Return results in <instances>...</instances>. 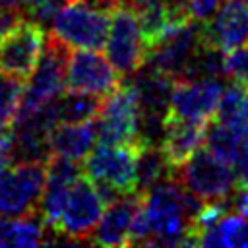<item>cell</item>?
I'll return each mask as SVG.
<instances>
[{"mask_svg": "<svg viewBox=\"0 0 248 248\" xmlns=\"http://www.w3.org/2000/svg\"><path fill=\"white\" fill-rule=\"evenodd\" d=\"M184 198L186 188L174 176L161 180L145 192L143 209L151 229L149 246H192Z\"/></svg>", "mask_w": 248, "mask_h": 248, "instance_id": "cell-1", "label": "cell"}, {"mask_svg": "<svg viewBox=\"0 0 248 248\" xmlns=\"http://www.w3.org/2000/svg\"><path fill=\"white\" fill-rule=\"evenodd\" d=\"M70 45H66L60 37L50 33L46 37L43 54L39 64L35 66L33 74L29 76V83L23 89L21 105L17 110L16 120L31 114L41 105L56 99L64 93L66 87V74H68V60H70Z\"/></svg>", "mask_w": 248, "mask_h": 248, "instance_id": "cell-2", "label": "cell"}, {"mask_svg": "<svg viewBox=\"0 0 248 248\" xmlns=\"http://www.w3.org/2000/svg\"><path fill=\"white\" fill-rule=\"evenodd\" d=\"M172 176L205 202L229 200L238 186L232 165L207 147L198 149Z\"/></svg>", "mask_w": 248, "mask_h": 248, "instance_id": "cell-3", "label": "cell"}, {"mask_svg": "<svg viewBox=\"0 0 248 248\" xmlns=\"http://www.w3.org/2000/svg\"><path fill=\"white\" fill-rule=\"evenodd\" d=\"M105 46L107 58L118 70L120 76L128 78L134 76L140 68H143L149 52V43L136 8L120 4L112 10L110 31Z\"/></svg>", "mask_w": 248, "mask_h": 248, "instance_id": "cell-4", "label": "cell"}, {"mask_svg": "<svg viewBox=\"0 0 248 248\" xmlns=\"http://www.w3.org/2000/svg\"><path fill=\"white\" fill-rule=\"evenodd\" d=\"M112 12L91 8L81 2H68L52 19V33L76 48L99 50L107 45Z\"/></svg>", "mask_w": 248, "mask_h": 248, "instance_id": "cell-5", "label": "cell"}, {"mask_svg": "<svg viewBox=\"0 0 248 248\" xmlns=\"http://www.w3.org/2000/svg\"><path fill=\"white\" fill-rule=\"evenodd\" d=\"M46 182V163L19 161L0 174V215L23 217L37 211Z\"/></svg>", "mask_w": 248, "mask_h": 248, "instance_id": "cell-6", "label": "cell"}, {"mask_svg": "<svg viewBox=\"0 0 248 248\" xmlns=\"http://www.w3.org/2000/svg\"><path fill=\"white\" fill-rule=\"evenodd\" d=\"M140 101L132 85H120L105 101L97 116L101 143L141 145L140 140Z\"/></svg>", "mask_w": 248, "mask_h": 248, "instance_id": "cell-7", "label": "cell"}, {"mask_svg": "<svg viewBox=\"0 0 248 248\" xmlns=\"http://www.w3.org/2000/svg\"><path fill=\"white\" fill-rule=\"evenodd\" d=\"M105 200L99 194L97 184L87 176H79L70 192V200L62 213V219L54 231L64 242H85L95 231L103 211Z\"/></svg>", "mask_w": 248, "mask_h": 248, "instance_id": "cell-8", "label": "cell"}, {"mask_svg": "<svg viewBox=\"0 0 248 248\" xmlns=\"http://www.w3.org/2000/svg\"><path fill=\"white\" fill-rule=\"evenodd\" d=\"M196 19H186L167 31L157 43L149 46L143 66L163 72L174 79H180L202 45V25Z\"/></svg>", "mask_w": 248, "mask_h": 248, "instance_id": "cell-9", "label": "cell"}, {"mask_svg": "<svg viewBox=\"0 0 248 248\" xmlns=\"http://www.w3.org/2000/svg\"><path fill=\"white\" fill-rule=\"evenodd\" d=\"M140 145L101 143L85 159V174L97 184H108L122 194L136 192V163Z\"/></svg>", "mask_w": 248, "mask_h": 248, "instance_id": "cell-10", "label": "cell"}, {"mask_svg": "<svg viewBox=\"0 0 248 248\" xmlns=\"http://www.w3.org/2000/svg\"><path fill=\"white\" fill-rule=\"evenodd\" d=\"M46 35L35 19H23L0 41V66L6 74L27 79L43 54Z\"/></svg>", "mask_w": 248, "mask_h": 248, "instance_id": "cell-11", "label": "cell"}, {"mask_svg": "<svg viewBox=\"0 0 248 248\" xmlns=\"http://www.w3.org/2000/svg\"><path fill=\"white\" fill-rule=\"evenodd\" d=\"M122 83H120L118 70L110 64V60L101 56L97 50L79 48L78 52L70 54L68 74H66L68 89L108 97Z\"/></svg>", "mask_w": 248, "mask_h": 248, "instance_id": "cell-12", "label": "cell"}, {"mask_svg": "<svg viewBox=\"0 0 248 248\" xmlns=\"http://www.w3.org/2000/svg\"><path fill=\"white\" fill-rule=\"evenodd\" d=\"M79 176H81L79 161L52 155L46 163V182L39 202V211H41V219L45 221V225L52 234L62 219V213L70 200L72 186Z\"/></svg>", "mask_w": 248, "mask_h": 248, "instance_id": "cell-13", "label": "cell"}, {"mask_svg": "<svg viewBox=\"0 0 248 248\" xmlns=\"http://www.w3.org/2000/svg\"><path fill=\"white\" fill-rule=\"evenodd\" d=\"M223 89L219 79H176L169 116L209 122L217 112Z\"/></svg>", "mask_w": 248, "mask_h": 248, "instance_id": "cell-14", "label": "cell"}, {"mask_svg": "<svg viewBox=\"0 0 248 248\" xmlns=\"http://www.w3.org/2000/svg\"><path fill=\"white\" fill-rule=\"evenodd\" d=\"M202 41L225 52L248 43L246 0H225L215 16L202 25Z\"/></svg>", "mask_w": 248, "mask_h": 248, "instance_id": "cell-15", "label": "cell"}, {"mask_svg": "<svg viewBox=\"0 0 248 248\" xmlns=\"http://www.w3.org/2000/svg\"><path fill=\"white\" fill-rule=\"evenodd\" d=\"M143 198L145 194L141 192H130L108 203L91 232L89 242L97 246H130L132 223L143 203Z\"/></svg>", "mask_w": 248, "mask_h": 248, "instance_id": "cell-16", "label": "cell"}, {"mask_svg": "<svg viewBox=\"0 0 248 248\" xmlns=\"http://www.w3.org/2000/svg\"><path fill=\"white\" fill-rule=\"evenodd\" d=\"M207 122L169 116L165 122V132L159 141V147L169 161L172 172L182 167L205 141Z\"/></svg>", "mask_w": 248, "mask_h": 248, "instance_id": "cell-17", "label": "cell"}, {"mask_svg": "<svg viewBox=\"0 0 248 248\" xmlns=\"http://www.w3.org/2000/svg\"><path fill=\"white\" fill-rule=\"evenodd\" d=\"M176 79L157 72L149 66H143V70L134 74L132 87L136 89L140 108L143 114H157L163 118H169L170 110V99L174 91Z\"/></svg>", "mask_w": 248, "mask_h": 248, "instance_id": "cell-18", "label": "cell"}, {"mask_svg": "<svg viewBox=\"0 0 248 248\" xmlns=\"http://www.w3.org/2000/svg\"><path fill=\"white\" fill-rule=\"evenodd\" d=\"M99 140L97 118L89 122H62L50 134V153L66 159H85Z\"/></svg>", "mask_w": 248, "mask_h": 248, "instance_id": "cell-19", "label": "cell"}, {"mask_svg": "<svg viewBox=\"0 0 248 248\" xmlns=\"http://www.w3.org/2000/svg\"><path fill=\"white\" fill-rule=\"evenodd\" d=\"M172 176V169L157 143H143L138 149L136 163V192H149L161 180Z\"/></svg>", "mask_w": 248, "mask_h": 248, "instance_id": "cell-20", "label": "cell"}, {"mask_svg": "<svg viewBox=\"0 0 248 248\" xmlns=\"http://www.w3.org/2000/svg\"><path fill=\"white\" fill-rule=\"evenodd\" d=\"M200 246H248V221L234 213H225L217 223L200 234Z\"/></svg>", "mask_w": 248, "mask_h": 248, "instance_id": "cell-21", "label": "cell"}, {"mask_svg": "<svg viewBox=\"0 0 248 248\" xmlns=\"http://www.w3.org/2000/svg\"><path fill=\"white\" fill-rule=\"evenodd\" d=\"M56 103H58L60 124L95 120L103 108V97L85 93V91H76V89H68L66 93H60Z\"/></svg>", "mask_w": 248, "mask_h": 248, "instance_id": "cell-22", "label": "cell"}, {"mask_svg": "<svg viewBox=\"0 0 248 248\" xmlns=\"http://www.w3.org/2000/svg\"><path fill=\"white\" fill-rule=\"evenodd\" d=\"M215 120L238 130H246L248 126V87L244 83L232 81L223 89L219 99V107L215 112Z\"/></svg>", "mask_w": 248, "mask_h": 248, "instance_id": "cell-23", "label": "cell"}, {"mask_svg": "<svg viewBox=\"0 0 248 248\" xmlns=\"http://www.w3.org/2000/svg\"><path fill=\"white\" fill-rule=\"evenodd\" d=\"M205 143H207V149H211L215 155L223 157L225 161L232 165L238 151L246 143V138H244V130L215 122L213 126H207Z\"/></svg>", "mask_w": 248, "mask_h": 248, "instance_id": "cell-24", "label": "cell"}, {"mask_svg": "<svg viewBox=\"0 0 248 248\" xmlns=\"http://www.w3.org/2000/svg\"><path fill=\"white\" fill-rule=\"evenodd\" d=\"M23 81L25 79L10 74L0 78V132H6L16 122L25 89Z\"/></svg>", "mask_w": 248, "mask_h": 248, "instance_id": "cell-25", "label": "cell"}, {"mask_svg": "<svg viewBox=\"0 0 248 248\" xmlns=\"http://www.w3.org/2000/svg\"><path fill=\"white\" fill-rule=\"evenodd\" d=\"M225 68H227V76L248 87V43L227 52Z\"/></svg>", "mask_w": 248, "mask_h": 248, "instance_id": "cell-26", "label": "cell"}, {"mask_svg": "<svg viewBox=\"0 0 248 248\" xmlns=\"http://www.w3.org/2000/svg\"><path fill=\"white\" fill-rule=\"evenodd\" d=\"M221 4H223L221 0H186V6H188L190 16L196 21H200V23L209 21L215 16V12L219 10Z\"/></svg>", "mask_w": 248, "mask_h": 248, "instance_id": "cell-27", "label": "cell"}, {"mask_svg": "<svg viewBox=\"0 0 248 248\" xmlns=\"http://www.w3.org/2000/svg\"><path fill=\"white\" fill-rule=\"evenodd\" d=\"M23 19H25V16H23L21 10L0 8V41H2L14 27H17Z\"/></svg>", "mask_w": 248, "mask_h": 248, "instance_id": "cell-28", "label": "cell"}, {"mask_svg": "<svg viewBox=\"0 0 248 248\" xmlns=\"http://www.w3.org/2000/svg\"><path fill=\"white\" fill-rule=\"evenodd\" d=\"M232 169H234V174H236L238 188H248V141L242 145L236 159L232 161Z\"/></svg>", "mask_w": 248, "mask_h": 248, "instance_id": "cell-29", "label": "cell"}, {"mask_svg": "<svg viewBox=\"0 0 248 248\" xmlns=\"http://www.w3.org/2000/svg\"><path fill=\"white\" fill-rule=\"evenodd\" d=\"M14 159V134L12 132H0V174L10 167Z\"/></svg>", "mask_w": 248, "mask_h": 248, "instance_id": "cell-30", "label": "cell"}, {"mask_svg": "<svg viewBox=\"0 0 248 248\" xmlns=\"http://www.w3.org/2000/svg\"><path fill=\"white\" fill-rule=\"evenodd\" d=\"M17 217L0 215V246H16Z\"/></svg>", "mask_w": 248, "mask_h": 248, "instance_id": "cell-31", "label": "cell"}, {"mask_svg": "<svg viewBox=\"0 0 248 248\" xmlns=\"http://www.w3.org/2000/svg\"><path fill=\"white\" fill-rule=\"evenodd\" d=\"M68 0H23L27 12H35L39 8H45V6H64Z\"/></svg>", "mask_w": 248, "mask_h": 248, "instance_id": "cell-32", "label": "cell"}, {"mask_svg": "<svg viewBox=\"0 0 248 248\" xmlns=\"http://www.w3.org/2000/svg\"><path fill=\"white\" fill-rule=\"evenodd\" d=\"M23 0H0V8H14V10H21Z\"/></svg>", "mask_w": 248, "mask_h": 248, "instance_id": "cell-33", "label": "cell"}, {"mask_svg": "<svg viewBox=\"0 0 248 248\" xmlns=\"http://www.w3.org/2000/svg\"><path fill=\"white\" fill-rule=\"evenodd\" d=\"M244 138H246V141H248V126H246V130H244Z\"/></svg>", "mask_w": 248, "mask_h": 248, "instance_id": "cell-34", "label": "cell"}, {"mask_svg": "<svg viewBox=\"0 0 248 248\" xmlns=\"http://www.w3.org/2000/svg\"><path fill=\"white\" fill-rule=\"evenodd\" d=\"M246 4H248V0H246Z\"/></svg>", "mask_w": 248, "mask_h": 248, "instance_id": "cell-35", "label": "cell"}, {"mask_svg": "<svg viewBox=\"0 0 248 248\" xmlns=\"http://www.w3.org/2000/svg\"><path fill=\"white\" fill-rule=\"evenodd\" d=\"M0 68H2V66H0Z\"/></svg>", "mask_w": 248, "mask_h": 248, "instance_id": "cell-36", "label": "cell"}]
</instances>
